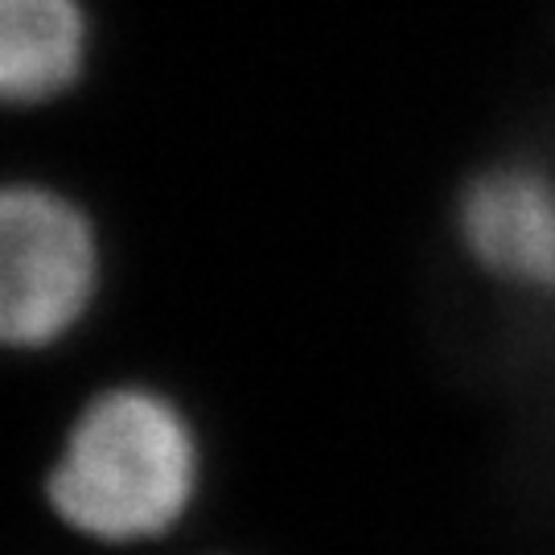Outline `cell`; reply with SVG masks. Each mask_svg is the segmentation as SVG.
<instances>
[{"label":"cell","mask_w":555,"mask_h":555,"mask_svg":"<svg viewBox=\"0 0 555 555\" xmlns=\"http://www.w3.org/2000/svg\"><path fill=\"white\" fill-rule=\"evenodd\" d=\"M38 494L50 522L82 547H160L206 498V444L169 391L112 383L70 416Z\"/></svg>","instance_id":"cell-1"},{"label":"cell","mask_w":555,"mask_h":555,"mask_svg":"<svg viewBox=\"0 0 555 555\" xmlns=\"http://www.w3.org/2000/svg\"><path fill=\"white\" fill-rule=\"evenodd\" d=\"M95 227L46 185H0V354H38L70 337L100 297Z\"/></svg>","instance_id":"cell-2"},{"label":"cell","mask_w":555,"mask_h":555,"mask_svg":"<svg viewBox=\"0 0 555 555\" xmlns=\"http://www.w3.org/2000/svg\"><path fill=\"white\" fill-rule=\"evenodd\" d=\"M456 235L486 276L555 300V173L535 160H502L465 181Z\"/></svg>","instance_id":"cell-3"},{"label":"cell","mask_w":555,"mask_h":555,"mask_svg":"<svg viewBox=\"0 0 555 555\" xmlns=\"http://www.w3.org/2000/svg\"><path fill=\"white\" fill-rule=\"evenodd\" d=\"M91 25L79 0H0V107H38L79 82Z\"/></svg>","instance_id":"cell-4"},{"label":"cell","mask_w":555,"mask_h":555,"mask_svg":"<svg viewBox=\"0 0 555 555\" xmlns=\"http://www.w3.org/2000/svg\"><path fill=\"white\" fill-rule=\"evenodd\" d=\"M219 555H222V552H219Z\"/></svg>","instance_id":"cell-5"}]
</instances>
